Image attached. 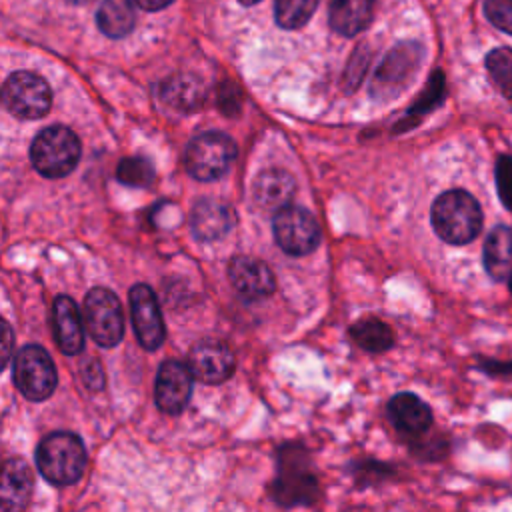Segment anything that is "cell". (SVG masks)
<instances>
[{
    "label": "cell",
    "mask_w": 512,
    "mask_h": 512,
    "mask_svg": "<svg viewBox=\"0 0 512 512\" xmlns=\"http://www.w3.org/2000/svg\"><path fill=\"white\" fill-rule=\"evenodd\" d=\"M436 234L448 244H468L482 228V210L466 190H448L440 194L430 212Z\"/></svg>",
    "instance_id": "cell-1"
},
{
    "label": "cell",
    "mask_w": 512,
    "mask_h": 512,
    "mask_svg": "<svg viewBox=\"0 0 512 512\" xmlns=\"http://www.w3.org/2000/svg\"><path fill=\"white\" fill-rule=\"evenodd\" d=\"M270 490L272 498L286 508L308 506L318 498V480L304 446L284 444L278 450V474Z\"/></svg>",
    "instance_id": "cell-2"
},
{
    "label": "cell",
    "mask_w": 512,
    "mask_h": 512,
    "mask_svg": "<svg viewBox=\"0 0 512 512\" xmlns=\"http://www.w3.org/2000/svg\"><path fill=\"white\" fill-rule=\"evenodd\" d=\"M36 466L50 484H74L86 468L82 440L72 432H52L44 436L36 448Z\"/></svg>",
    "instance_id": "cell-3"
},
{
    "label": "cell",
    "mask_w": 512,
    "mask_h": 512,
    "mask_svg": "<svg viewBox=\"0 0 512 512\" xmlns=\"http://www.w3.org/2000/svg\"><path fill=\"white\" fill-rule=\"evenodd\" d=\"M424 62V48L418 42L396 44L376 68L370 94L378 102L398 98L416 78Z\"/></svg>",
    "instance_id": "cell-4"
},
{
    "label": "cell",
    "mask_w": 512,
    "mask_h": 512,
    "mask_svg": "<svg viewBox=\"0 0 512 512\" xmlns=\"http://www.w3.org/2000/svg\"><path fill=\"white\" fill-rule=\"evenodd\" d=\"M32 166L46 178L70 174L80 160V140L66 126L44 128L30 146Z\"/></svg>",
    "instance_id": "cell-5"
},
{
    "label": "cell",
    "mask_w": 512,
    "mask_h": 512,
    "mask_svg": "<svg viewBox=\"0 0 512 512\" xmlns=\"http://www.w3.org/2000/svg\"><path fill=\"white\" fill-rule=\"evenodd\" d=\"M236 158V144L224 132H204L190 140L184 164L192 178L210 182L222 178Z\"/></svg>",
    "instance_id": "cell-6"
},
{
    "label": "cell",
    "mask_w": 512,
    "mask_h": 512,
    "mask_svg": "<svg viewBox=\"0 0 512 512\" xmlns=\"http://www.w3.org/2000/svg\"><path fill=\"white\" fill-rule=\"evenodd\" d=\"M12 378L20 394L32 402L46 400L58 384L56 366L50 354L38 344H26L18 350Z\"/></svg>",
    "instance_id": "cell-7"
},
{
    "label": "cell",
    "mask_w": 512,
    "mask_h": 512,
    "mask_svg": "<svg viewBox=\"0 0 512 512\" xmlns=\"http://www.w3.org/2000/svg\"><path fill=\"white\" fill-rule=\"evenodd\" d=\"M4 108L22 120H36L48 114L52 94L46 80L34 72H14L0 88Z\"/></svg>",
    "instance_id": "cell-8"
},
{
    "label": "cell",
    "mask_w": 512,
    "mask_h": 512,
    "mask_svg": "<svg viewBox=\"0 0 512 512\" xmlns=\"http://www.w3.org/2000/svg\"><path fill=\"white\" fill-rule=\"evenodd\" d=\"M84 326L92 340L104 348L116 346L124 336L122 304L114 292L92 288L84 298Z\"/></svg>",
    "instance_id": "cell-9"
},
{
    "label": "cell",
    "mask_w": 512,
    "mask_h": 512,
    "mask_svg": "<svg viewBox=\"0 0 512 512\" xmlns=\"http://www.w3.org/2000/svg\"><path fill=\"white\" fill-rule=\"evenodd\" d=\"M272 230L276 244L292 256L308 254L320 242V226L316 218L300 206L288 204L278 210L272 222Z\"/></svg>",
    "instance_id": "cell-10"
},
{
    "label": "cell",
    "mask_w": 512,
    "mask_h": 512,
    "mask_svg": "<svg viewBox=\"0 0 512 512\" xmlns=\"http://www.w3.org/2000/svg\"><path fill=\"white\" fill-rule=\"evenodd\" d=\"M130 300V318L136 338L142 348L156 350L162 346L166 328L160 312L158 298L154 290L146 284H134L128 294Z\"/></svg>",
    "instance_id": "cell-11"
},
{
    "label": "cell",
    "mask_w": 512,
    "mask_h": 512,
    "mask_svg": "<svg viewBox=\"0 0 512 512\" xmlns=\"http://www.w3.org/2000/svg\"><path fill=\"white\" fill-rule=\"evenodd\" d=\"M192 372L188 364L180 360H166L160 364L156 374V406L170 416L180 414L192 394Z\"/></svg>",
    "instance_id": "cell-12"
},
{
    "label": "cell",
    "mask_w": 512,
    "mask_h": 512,
    "mask_svg": "<svg viewBox=\"0 0 512 512\" xmlns=\"http://www.w3.org/2000/svg\"><path fill=\"white\" fill-rule=\"evenodd\" d=\"M234 354L220 340H200L188 354L192 376L204 384H222L234 374Z\"/></svg>",
    "instance_id": "cell-13"
},
{
    "label": "cell",
    "mask_w": 512,
    "mask_h": 512,
    "mask_svg": "<svg viewBox=\"0 0 512 512\" xmlns=\"http://www.w3.org/2000/svg\"><path fill=\"white\" fill-rule=\"evenodd\" d=\"M34 490V476L22 458L0 464V512H24Z\"/></svg>",
    "instance_id": "cell-14"
},
{
    "label": "cell",
    "mask_w": 512,
    "mask_h": 512,
    "mask_svg": "<svg viewBox=\"0 0 512 512\" xmlns=\"http://www.w3.org/2000/svg\"><path fill=\"white\" fill-rule=\"evenodd\" d=\"M234 290L246 300L266 298L274 292V276L270 268L252 256H234L228 266Z\"/></svg>",
    "instance_id": "cell-15"
},
{
    "label": "cell",
    "mask_w": 512,
    "mask_h": 512,
    "mask_svg": "<svg viewBox=\"0 0 512 512\" xmlns=\"http://www.w3.org/2000/svg\"><path fill=\"white\" fill-rule=\"evenodd\" d=\"M386 410L392 426L406 436H424L432 426L430 406L412 392H400L392 396Z\"/></svg>",
    "instance_id": "cell-16"
},
{
    "label": "cell",
    "mask_w": 512,
    "mask_h": 512,
    "mask_svg": "<svg viewBox=\"0 0 512 512\" xmlns=\"http://www.w3.org/2000/svg\"><path fill=\"white\" fill-rule=\"evenodd\" d=\"M52 332L58 348L68 354H80L84 348V326L80 310L70 296H56L52 304Z\"/></svg>",
    "instance_id": "cell-17"
},
{
    "label": "cell",
    "mask_w": 512,
    "mask_h": 512,
    "mask_svg": "<svg viewBox=\"0 0 512 512\" xmlns=\"http://www.w3.org/2000/svg\"><path fill=\"white\" fill-rule=\"evenodd\" d=\"M190 226L198 240H218L224 234H228V230L234 226V210L230 204L222 200L202 198L192 208Z\"/></svg>",
    "instance_id": "cell-18"
},
{
    "label": "cell",
    "mask_w": 512,
    "mask_h": 512,
    "mask_svg": "<svg viewBox=\"0 0 512 512\" xmlns=\"http://www.w3.org/2000/svg\"><path fill=\"white\" fill-rule=\"evenodd\" d=\"M296 182L282 168L262 170L252 184V200L260 210H282L294 196Z\"/></svg>",
    "instance_id": "cell-19"
},
{
    "label": "cell",
    "mask_w": 512,
    "mask_h": 512,
    "mask_svg": "<svg viewBox=\"0 0 512 512\" xmlns=\"http://www.w3.org/2000/svg\"><path fill=\"white\" fill-rule=\"evenodd\" d=\"M376 0H330L328 22L342 36H356L374 18Z\"/></svg>",
    "instance_id": "cell-20"
},
{
    "label": "cell",
    "mask_w": 512,
    "mask_h": 512,
    "mask_svg": "<svg viewBox=\"0 0 512 512\" xmlns=\"http://www.w3.org/2000/svg\"><path fill=\"white\" fill-rule=\"evenodd\" d=\"M484 268L494 280H506L512 270V230L496 226L484 244Z\"/></svg>",
    "instance_id": "cell-21"
},
{
    "label": "cell",
    "mask_w": 512,
    "mask_h": 512,
    "mask_svg": "<svg viewBox=\"0 0 512 512\" xmlns=\"http://www.w3.org/2000/svg\"><path fill=\"white\" fill-rule=\"evenodd\" d=\"M162 100L176 110L190 112L202 104L204 88L198 82V78L188 76V74H178L164 82Z\"/></svg>",
    "instance_id": "cell-22"
},
{
    "label": "cell",
    "mask_w": 512,
    "mask_h": 512,
    "mask_svg": "<svg viewBox=\"0 0 512 512\" xmlns=\"http://www.w3.org/2000/svg\"><path fill=\"white\" fill-rule=\"evenodd\" d=\"M98 28L110 38H122L134 28V8L130 0H104L96 12Z\"/></svg>",
    "instance_id": "cell-23"
},
{
    "label": "cell",
    "mask_w": 512,
    "mask_h": 512,
    "mask_svg": "<svg viewBox=\"0 0 512 512\" xmlns=\"http://www.w3.org/2000/svg\"><path fill=\"white\" fill-rule=\"evenodd\" d=\"M444 98V74L442 70H436L430 80L428 86L424 90V94L410 106V110L400 118V122L396 124L394 132H404L414 128L428 112H432Z\"/></svg>",
    "instance_id": "cell-24"
},
{
    "label": "cell",
    "mask_w": 512,
    "mask_h": 512,
    "mask_svg": "<svg viewBox=\"0 0 512 512\" xmlns=\"http://www.w3.org/2000/svg\"><path fill=\"white\" fill-rule=\"evenodd\" d=\"M350 336L360 348H364L368 352H384L394 344L392 328L378 318L358 320L350 328Z\"/></svg>",
    "instance_id": "cell-25"
},
{
    "label": "cell",
    "mask_w": 512,
    "mask_h": 512,
    "mask_svg": "<svg viewBox=\"0 0 512 512\" xmlns=\"http://www.w3.org/2000/svg\"><path fill=\"white\" fill-rule=\"evenodd\" d=\"M320 0H276L274 18L280 28H302L314 14Z\"/></svg>",
    "instance_id": "cell-26"
},
{
    "label": "cell",
    "mask_w": 512,
    "mask_h": 512,
    "mask_svg": "<svg viewBox=\"0 0 512 512\" xmlns=\"http://www.w3.org/2000/svg\"><path fill=\"white\" fill-rule=\"evenodd\" d=\"M486 68L500 90V94L508 100L512 106V50L510 48H494L486 56Z\"/></svg>",
    "instance_id": "cell-27"
},
{
    "label": "cell",
    "mask_w": 512,
    "mask_h": 512,
    "mask_svg": "<svg viewBox=\"0 0 512 512\" xmlns=\"http://www.w3.org/2000/svg\"><path fill=\"white\" fill-rule=\"evenodd\" d=\"M116 178L122 184L134 186V188L150 186L154 180V166L144 156H130V158L120 160V164L116 168Z\"/></svg>",
    "instance_id": "cell-28"
},
{
    "label": "cell",
    "mask_w": 512,
    "mask_h": 512,
    "mask_svg": "<svg viewBox=\"0 0 512 512\" xmlns=\"http://www.w3.org/2000/svg\"><path fill=\"white\" fill-rule=\"evenodd\" d=\"M496 190L502 204L512 212V156H500L496 162Z\"/></svg>",
    "instance_id": "cell-29"
},
{
    "label": "cell",
    "mask_w": 512,
    "mask_h": 512,
    "mask_svg": "<svg viewBox=\"0 0 512 512\" xmlns=\"http://www.w3.org/2000/svg\"><path fill=\"white\" fill-rule=\"evenodd\" d=\"M486 18L506 34H512V0H486Z\"/></svg>",
    "instance_id": "cell-30"
},
{
    "label": "cell",
    "mask_w": 512,
    "mask_h": 512,
    "mask_svg": "<svg viewBox=\"0 0 512 512\" xmlns=\"http://www.w3.org/2000/svg\"><path fill=\"white\" fill-rule=\"evenodd\" d=\"M368 66V54L364 48H358L354 52V56L350 58L348 62V68L344 72V78H342V84L346 86V90H354L358 86V82L362 80L364 76V70Z\"/></svg>",
    "instance_id": "cell-31"
},
{
    "label": "cell",
    "mask_w": 512,
    "mask_h": 512,
    "mask_svg": "<svg viewBox=\"0 0 512 512\" xmlns=\"http://www.w3.org/2000/svg\"><path fill=\"white\" fill-rule=\"evenodd\" d=\"M14 352V332L10 324L0 316V372L6 368Z\"/></svg>",
    "instance_id": "cell-32"
},
{
    "label": "cell",
    "mask_w": 512,
    "mask_h": 512,
    "mask_svg": "<svg viewBox=\"0 0 512 512\" xmlns=\"http://www.w3.org/2000/svg\"><path fill=\"white\" fill-rule=\"evenodd\" d=\"M218 104L220 108L226 112V114H236L238 112V90L236 86H230V84H224L218 92Z\"/></svg>",
    "instance_id": "cell-33"
},
{
    "label": "cell",
    "mask_w": 512,
    "mask_h": 512,
    "mask_svg": "<svg viewBox=\"0 0 512 512\" xmlns=\"http://www.w3.org/2000/svg\"><path fill=\"white\" fill-rule=\"evenodd\" d=\"M172 0H136V4L148 12H156V10H162L170 4Z\"/></svg>",
    "instance_id": "cell-34"
},
{
    "label": "cell",
    "mask_w": 512,
    "mask_h": 512,
    "mask_svg": "<svg viewBox=\"0 0 512 512\" xmlns=\"http://www.w3.org/2000/svg\"><path fill=\"white\" fill-rule=\"evenodd\" d=\"M484 370L492 372V374H506V372H512V362L506 364V362H484Z\"/></svg>",
    "instance_id": "cell-35"
},
{
    "label": "cell",
    "mask_w": 512,
    "mask_h": 512,
    "mask_svg": "<svg viewBox=\"0 0 512 512\" xmlns=\"http://www.w3.org/2000/svg\"><path fill=\"white\" fill-rule=\"evenodd\" d=\"M240 4H244V6H254V4H258L260 0H238Z\"/></svg>",
    "instance_id": "cell-36"
},
{
    "label": "cell",
    "mask_w": 512,
    "mask_h": 512,
    "mask_svg": "<svg viewBox=\"0 0 512 512\" xmlns=\"http://www.w3.org/2000/svg\"><path fill=\"white\" fill-rule=\"evenodd\" d=\"M508 286H510V292H512V270H510V276H508Z\"/></svg>",
    "instance_id": "cell-37"
},
{
    "label": "cell",
    "mask_w": 512,
    "mask_h": 512,
    "mask_svg": "<svg viewBox=\"0 0 512 512\" xmlns=\"http://www.w3.org/2000/svg\"><path fill=\"white\" fill-rule=\"evenodd\" d=\"M70 2H76V4H78V2H86V0H70Z\"/></svg>",
    "instance_id": "cell-38"
}]
</instances>
